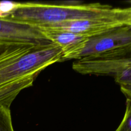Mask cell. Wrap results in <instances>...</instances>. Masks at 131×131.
Listing matches in <instances>:
<instances>
[{
  "instance_id": "1",
  "label": "cell",
  "mask_w": 131,
  "mask_h": 131,
  "mask_svg": "<svg viewBox=\"0 0 131 131\" xmlns=\"http://www.w3.org/2000/svg\"><path fill=\"white\" fill-rule=\"evenodd\" d=\"M123 8L98 3L69 5L16 3L14 8L5 17L41 28L58 23L111 16L120 13Z\"/></svg>"
},
{
  "instance_id": "2",
  "label": "cell",
  "mask_w": 131,
  "mask_h": 131,
  "mask_svg": "<svg viewBox=\"0 0 131 131\" xmlns=\"http://www.w3.org/2000/svg\"><path fill=\"white\" fill-rule=\"evenodd\" d=\"M131 58V26L113 28L89 37L63 52L61 61L69 60H118Z\"/></svg>"
},
{
  "instance_id": "3",
  "label": "cell",
  "mask_w": 131,
  "mask_h": 131,
  "mask_svg": "<svg viewBox=\"0 0 131 131\" xmlns=\"http://www.w3.org/2000/svg\"><path fill=\"white\" fill-rule=\"evenodd\" d=\"M54 45L40 28L0 17V54L17 48L40 49Z\"/></svg>"
},
{
  "instance_id": "4",
  "label": "cell",
  "mask_w": 131,
  "mask_h": 131,
  "mask_svg": "<svg viewBox=\"0 0 131 131\" xmlns=\"http://www.w3.org/2000/svg\"><path fill=\"white\" fill-rule=\"evenodd\" d=\"M99 71L103 76L113 77L121 86H131V58L119 60H102Z\"/></svg>"
},
{
  "instance_id": "5",
  "label": "cell",
  "mask_w": 131,
  "mask_h": 131,
  "mask_svg": "<svg viewBox=\"0 0 131 131\" xmlns=\"http://www.w3.org/2000/svg\"><path fill=\"white\" fill-rule=\"evenodd\" d=\"M42 33L53 44L60 47L62 52L74 48L85 40L87 37L61 29L40 28Z\"/></svg>"
},
{
  "instance_id": "6",
  "label": "cell",
  "mask_w": 131,
  "mask_h": 131,
  "mask_svg": "<svg viewBox=\"0 0 131 131\" xmlns=\"http://www.w3.org/2000/svg\"><path fill=\"white\" fill-rule=\"evenodd\" d=\"M38 74L24 77L12 83L0 86V106L10 108L12 103L23 90L31 87Z\"/></svg>"
},
{
  "instance_id": "7",
  "label": "cell",
  "mask_w": 131,
  "mask_h": 131,
  "mask_svg": "<svg viewBox=\"0 0 131 131\" xmlns=\"http://www.w3.org/2000/svg\"><path fill=\"white\" fill-rule=\"evenodd\" d=\"M0 131H14L10 108L0 106Z\"/></svg>"
},
{
  "instance_id": "8",
  "label": "cell",
  "mask_w": 131,
  "mask_h": 131,
  "mask_svg": "<svg viewBox=\"0 0 131 131\" xmlns=\"http://www.w3.org/2000/svg\"><path fill=\"white\" fill-rule=\"evenodd\" d=\"M115 131H131V101L127 99L125 115Z\"/></svg>"
},
{
  "instance_id": "9",
  "label": "cell",
  "mask_w": 131,
  "mask_h": 131,
  "mask_svg": "<svg viewBox=\"0 0 131 131\" xmlns=\"http://www.w3.org/2000/svg\"><path fill=\"white\" fill-rule=\"evenodd\" d=\"M120 89L127 99L131 101V86H121Z\"/></svg>"
},
{
  "instance_id": "10",
  "label": "cell",
  "mask_w": 131,
  "mask_h": 131,
  "mask_svg": "<svg viewBox=\"0 0 131 131\" xmlns=\"http://www.w3.org/2000/svg\"><path fill=\"white\" fill-rule=\"evenodd\" d=\"M129 3H131V1H130V2H129Z\"/></svg>"
}]
</instances>
